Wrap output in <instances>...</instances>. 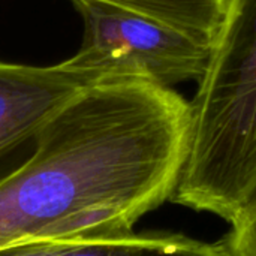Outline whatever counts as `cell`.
I'll use <instances>...</instances> for the list:
<instances>
[{"label":"cell","instance_id":"1","mask_svg":"<svg viewBox=\"0 0 256 256\" xmlns=\"http://www.w3.org/2000/svg\"><path fill=\"white\" fill-rule=\"evenodd\" d=\"M190 102L135 76L102 78L45 122L34 156L0 186V248L123 237L171 200Z\"/></svg>","mask_w":256,"mask_h":256},{"label":"cell","instance_id":"4","mask_svg":"<svg viewBox=\"0 0 256 256\" xmlns=\"http://www.w3.org/2000/svg\"><path fill=\"white\" fill-rule=\"evenodd\" d=\"M102 78L111 76L63 62L32 66L0 60V186L34 156L39 134L52 112Z\"/></svg>","mask_w":256,"mask_h":256},{"label":"cell","instance_id":"2","mask_svg":"<svg viewBox=\"0 0 256 256\" xmlns=\"http://www.w3.org/2000/svg\"><path fill=\"white\" fill-rule=\"evenodd\" d=\"M256 195V0H228L190 100L188 156L171 201L232 224Z\"/></svg>","mask_w":256,"mask_h":256},{"label":"cell","instance_id":"8","mask_svg":"<svg viewBox=\"0 0 256 256\" xmlns=\"http://www.w3.org/2000/svg\"><path fill=\"white\" fill-rule=\"evenodd\" d=\"M62 242H27L0 248V256H57Z\"/></svg>","mask_w":256,"mask_h":256},{"label":"cell","instance_id":"7","mask_svg":"<svg viewBox=\"0 0 256 256\" xmlns=\"http://www.w3.org/2000/svg\"><path fill=\"white\" fill-rule=\"evenodd\" d=\"M224 242L236 256H256V195L231 224Z\"/></svg>","mask_w":256,"mask_h":256},{"label":"cell","instance_id":"5","mask_svg":"<svg viewBox=\"0 0 256 256\" xmlns=\"http://www.w3.org/2000/svg\"><path fill=\"white\" fill-rule=\"evenodd\" d=\"M57 256H236L222 240L206 243L182 234H129L62 242Z\"/></svg>","mask_w":256,"mask_h":256},{"label":"cell","instance_id":"6","mask_svg":"<svg viewBox=\"0 0 256 256\" xmlns=\"http://www.w3.org/2000/svg\"><path fill=\"white\" fill-rule=\"evenodd\" d=\"M170 26L212 48L228 0H96Z\"/></svg>","mask_w":256,"mask_h":256},{"label":"cell","instance_id":"3","mask_svg":"<svg viewBox=\"0 0 256 256\" xmlns=\"http://www.w3.org/2000/svg\"><path fill=\"white\" fill-rule=\"evenodd\" d=\"M84 32L80 50L63 63L104 76H135L171 87L200 81L210 46L136 12L96 0H72Z\"/></svg>","mask_w":256,"mask_h":256}]
</instances>
